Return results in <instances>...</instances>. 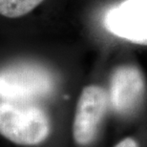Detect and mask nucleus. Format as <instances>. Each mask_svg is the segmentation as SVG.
<instances>
[{
	"label": "nucleus",
	"instance_id": "nucleus-1",
	"mask_svg": "<svg viewBox=\"0 0 147 147\" xmlns=\"http://www.w3.org/2000/svg\"><path fill=\"white\" fill-rule=\"evenodd\" d=\"M50 120L44 111L34 106L2 101L0 132L6 139L21 145H34L49 136Z\"/></svg>",
	"mask_w": 147,
	"mask_h": 147
},
{
	"label": "nucleus",
	"instance_id": "nucleus-2",
	"mask_svg": "<svg viewBox=\"0 0 147 147\" xmlns=\"http://www.w3.org/2000/svg\"><path fill=\"white\" fill-rule=\"evenodd\" d=\"M104 26L116 36L147 45V0H125L108 11Z\"/></svg>",
	"mask_w": 147,
	"mask_h": 147
},
{
	"label": "nucleus",
	"instance_id": "nucleus-3",
	"mask_svg": "<svg viewBox=\"0 0 147 147\" xmlns=\"http://www.w3.org/2000/svg\"><path fill=\"white\" fill-rule=\"evenodd\" d=\"M108 96L104 89L96 85L85 87L79 96L74 119L76 142L86 145L95 138L107 108Z\"/></svg>",
	"mask_w": 147,
	"mask_h": 147
},
{
	"label": "nucleus",
	"instance_id": "nucleus-4",
	"mask_svg": "<svg viewBox=\"0 0 147 147\" xmlns=\"http://www.w3.org/2000/svg\"><path fill=\"white\" fill-rule=\"evenodd\" d=\"M51 79L41 69L18 66L1 75V98L23 101L46 95L51 89Z\"/></svg>",
	"mask_w": 147,
	"mask_h": 147
},
{
	"label": "nucleus",
	"instance_id": "nucleus-5",
	"mask_svg": "<svg viewBox=\"0 0 147 147\" xmlns=\"http://www.w3.org/2000/svg\"><path fill=\"white\" fill-rule=\"evenodd\" d=\"M144 93V78L135 66H119L112 74L109 98L112 106L117 113H133L142 103Z\"/></svg>",
	"mask_w": 147,
	"mask_h": 147
},
{
	"label": "nucleus",
	"instance_id": "nucleus-6",
	"mask_svg": "<svg viewBox=\"0 0 147 147\" xmlns=\"http://www.w3.org/2000/svg\"><path fill=\"white\" fill-rule=\"evenodd\" d=\"M44 0H0V13L8 18L26 16Z\"/></svg>",
	"mask_w": 147,
	"mask_h": 147
},
{
	"label": "nucleus",
	"instance_id": "nucleus-7",
	"mask_svg": "<svg viewBox=\"0 0 147 147\" xmlns=\"http://www.w3.org/2000/svg\"><path fill=\"white\" fill-rule=\"evenodd\" d=\"M115 147H138L137 142H135L133 139H130V138H127V139H124L121 140L119 144L116 145Z\"/></svg>",
	"mask_w": 147,
	"mask_h": 147
}]
</instances>
